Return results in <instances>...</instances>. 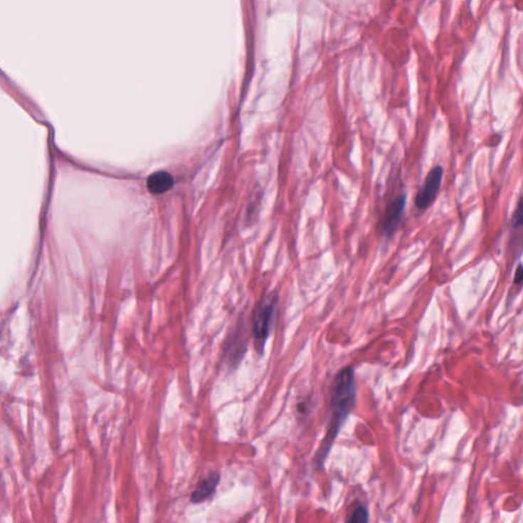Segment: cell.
<instances>
[{"mask_svg":"<svg viewBox=\"0 0 523 523\" xmlns=\"http://www.w3.org/2000/svg\"><path fill=\"white\" fill-rule=\"evenodd\" d=\"M369 520V513L364 506H359L355 509L353 514L349 518V522H367Z\"/></svg>","mask_w":523,"mask_h":523,"instance_id":"7","label":"cell"},{"mask_svg":"<svg viewBox=\"0 0 523 523\" xmlns=\"http://www.w3.org/2000/svg\"><path fill=\"white\" fill-rule=\"evenodd\" d=\"M278 304V295L271 294L265 297L255 310L254 316H253V335H254L255 348L260 354L264 352Z\"/></svg>","mask_w":523,"mask_h":523,"instance_id":"2","label":"cell"},{"mask_svg":"<svg viewBox=\"0 0 523 523\" xmlns=\"http://www.w3.org/2000/svg\"><path fill=\"white\" fill-rule=\"evenodd\" d=\"M219 482L220 475L218 472L211 473L206 477L203 478L191 494V503H201V502L206 501V500L212 497Z\"/></svg>","mask_w":523,"mask_h":523,"instance_id":"5","label":"cell"},{"mask_svg":"<svg viewBox=\"0 0 523 523\" xmlns=\"http://www.w3.org/2000/svg\"><path fill=\"white\" fill-rule=\"evenodd\" d=\"M514 281H515V283H517V285H519V283L522 282L523 281V266H519L518 267L517 270H516Z\"/></svg>","mask_w":523,"mask_h":523,"instance_id":"9","label":"cell"},{"mask_svg":"<svg viewBox=\"0 0 523 523\" xmlns=\"http://www.w3.org/2000/svg\"><path fill=\"white\" fill-rule=\"evenodd\" d=\"M443 175L444 168L436 166L426 176V181L415 198V205L419 210H426L435 201L442 185Z\"/></svg>","mask_w":523,"mask_h":523,"instance_id":"3","label":"cell"},{"mask_svg":"<svg viewBox=\"0 0 523 523\" xmlns=\"http://www.w3.org/2000/svg\"><path fill=\"white\" fill-rule=\"evenodd\" d=\"M356 391L355 373L351 367L344 368L335 377L332 386V421L322 447L319 450L317 459L320 463L329 453L330 448L339 433L342 424L348 419L349 413L355 406Z\"/></svg>","mask_w":523,"mask_h":523,"instance_id":"1","label":"cell"},{"mask_svg":"<svg viewBox=\"0 0 523 523\" xmlns=\"http://www.w3.org/2000/svg\"><path fill=\"white\" fill-rule=\"evenodd\" d=\"M513 226H520L523 225V199L520 201L519 205L514 212L512 218Z\"/></svg>","mask_w":523,"mask_h":523,"instance_id":"8","label":"cell"},{"mask_svg":"<svg viewBox=\"0 0 523 523\" xmlns=\"http://www.w3.org/2000/svg\"><path fill=\"white\" fill-rule=\"evenodd\" d=\"M406 203H407V196L403 194L396 196L389 204L381 220V230L382 234H384L386 238H391L398 230L405 213Z\"/></svg>","mask_w":523,"mask_h":523,"instance_id":"4","label":"cell"},{"mask_svg":"<svg viewBox=\"0 0 523 523\" xmlns=\"http://www.w3.org/2000/svg\"><path fill=\"white\" fill-rule=\"evenodd\" d=\"M174 186V178L167 171H158L147 178V189L154 194H162Z\"/></svg>","mask_w":523,"mask_h":523,"instance_id":"6","label":"cell"}]
</instances>
